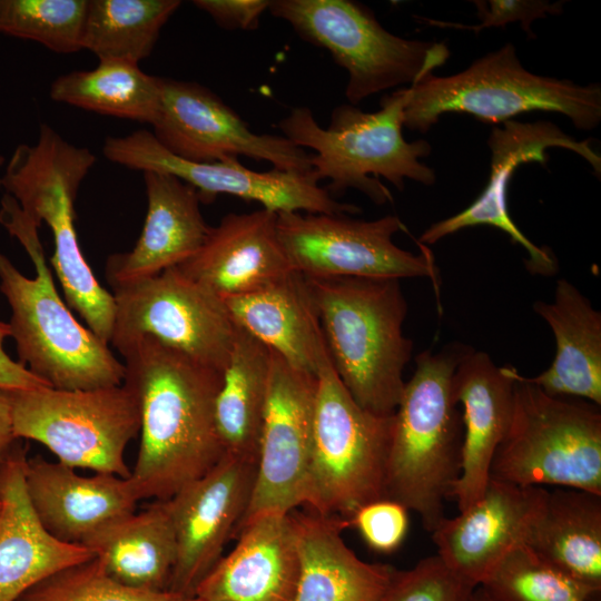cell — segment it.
<instances>
[{"instance_id": "1", "label": "cell", "mask_w": 601, "mask_h": 601, "mask_svg": "<svg viewBox=\"0 0 601 601\" xmlns=\"http://www.w3.org/2000/svg\"><path fill=\"white\" fill-rule=\"evenodd\" d=\"M124 384L136 396L140 445L130 480L140 500L164 501L225 455L215 402L223 372L144 336L120 352Z\"/></svg>"}, {"instance_id": "2", "label": "cell", "mask_w": 601, "mask_h": 601, "mask_svg": "<svg viewBox=\"0 0 601 601\" xmlns=\"http://www.w3.org/2000/svg\"><path fill=\"white\" fill-rule=\"evenodd\" d=\"M0 223L22 245L36 268L23 275L0 254V292L11 316L10 336L19 363L50 387L65 391L121 385L125 366L108 344L82 326L60 298L39 238V226L10 195H3Z\"/></svg>"}, {"instance_id": "3", "label": "cell", "mask_w": 601, "mask_h": 601, "mask_svg": "<svg viewBox=\"0 0 601 601\" xmlns=\"http://www.w3.org/2000/svg\"><path fill=\"white\" fill-rule=\"evenodd\" d=\"M306 277V276H305ZM332 365L353 400L393 415L413 343L403 333L407 303L396 278L306 277Z\"/></svg>"}, {"instance_id": "4", "label": "cell", "mask_w": 601, "mask_h": 601, "mask_svg": "<svg viewBox=\"0 0 601 601\" xmlns=\"http://www.w3.org/2000/svg\"><path fill=\"white\" fill-rule=\"evenodd\" d=\"M471 348L450 343L418 354L394 412L385 499L417 513L431 533L461 473L464 426L452 378Z\"/></svg>"}, {"instance_id": "5", "label": "cell", "mask_w": 601, "mask_h": 601, "mask_svg": "<svg viewBox=\"0 0 601 601\" xmlns=\"http://www.w3.org/2000/svg\"><path fill=\"white\" fill-rule=\"evenodd\" d=\"M406 88L381 99V108L366 112L344 104L336 107L328 127H322L311 109L298 107L279 120L283 136L300 148H311L312 176L318 183L328 179L331 196L354 188L373 203L393 201L385 178L398 190L405 179L430 186L435 171L420 159L430 155L431 145L424 140L407 141L403 135V109Z\"/></svg>"}, {"instance_id": "6", "label": "cell", "mask_w": 601, "mask_h": 601, "mask_svg": "<svg viewBox=\"0 0 601 601\" xmlns=\"http://www.w3.org/2000/svg\"><path fill=\"white\" fill-rule=\"evenodd\" d=\"M96 161L88 148L68 142L42 124L35 145L16 148L0 186L39 227L42 223L49 226L55 244L50 262L69 307L109 345L116 311L114 295L99 284L88 265L75 226L77 194Z\"/></svg>"}, {"instance_id": "7", "label": "cell", "mask_w": 601, "mask_h": 601, "mask_svg": "<svg viewBox=\"0 0 601 601\" xmlns=\"http://www.w3.org/2000/svg\"><path fill=\"white\" fill-rule=\"evenodd\" d=\"M403 126L427 132L444 114L474 116L503 124L532 111L558 112L580 130L601 121V86L540 76L526 70L512 43L476 59L465 70L440 77L427 75L406 87Z\"/></svg>"}, {"instance_id": "8", "label": "cell", "mask_w": 601, "mask_h": 601, "mask_svg": "<svg viewBox=\"0 0 601 601\" xmlns=\"http://www.w3.org/2000/svg\"><path fill=\"white\" fill-rule=\"evenodd\" d=\"M490 479L601 494L600 406L549 395L518 372L510 425L494 453Z\"/></svg>"}, {"instance_id": "9", "label": "cell", "mask_w": 601, "mask_h": 601, "mask_svg": "<svg viewBox=\"0 0 601 601\" xmlns=\"http://www.w3.org/2000/svg\"><path fill=\"white\" fill-rule=\"evenodd\" d=\"M305 505L349 523L363 505L385 499L394 414L362 408L338 378L328 353L317 374Z\"/></svg>"}, {"instance_id": "10", "label": "cell", "mask_w": 601, "mask_h": 601, "mask_svg": "<svg viewBox=\"0 0 601 601\" xmlns=\"http://www.w3.org/2000/svg\"><path fill=\"white\" fill-rule=\"evenodd\" d=\"M268 11L303 40L327 50L347 71L345 96L353 106L387 89L416 83L450 57L444 42L393 35L355 1L274 0Z\"/></svg>"}, {"instance_id": "11", "label": "cell", "mask_w": 601, "mask_h": 601, "mask_svg": "<svg viewBox=\"0 0 601 601\" xmlns=\"http://www.w3.org/2000/svg\"><path fill=\"white\" fill-rule=\"evenodd\" d=\"M11 398L17 439L45 445L72 469L130 476L125 451L140 431V413L124 383L79 391H11Z\"/></svg>"}, {"instance_id": "12", "label": "cell", "mask_w": 601, "mask_h": 601, "mask_svg": "<svg viewBox=\"0 0 601 601\" xmlns=\"http://www.w3.org/2000/svg\"><path fill=\"white\" fill-rule=\"evenodd\" d=\"M111 288L116 311L109 345L119 353L149 336L224 372L239 329L225 299L176 266Z\"/></svg>"}, {"instance_id": "13", "label": "cell", "mask_w": 601, "mask_h": 601, "mask_svg": "<svg viewBox=\"0 0 601 601\" xmlns=\"http://www.w3.org/2000/svg\"><path fill=\"white\" fill-rule=\"evenodd\" d=\"M279 240L293 270L306 277H428L439 268L427 246L421 253L400 248L393 237L406 231L394 215L358 220L346 214H277Z\"/></svg>"}, {"instance_id": "14", "label": "cell", "mask_w": 601, "mask_h": 601, "mask_svg": "<svg viewBox=\"0 0 601 601\" xmlns=\"http://www.w3.org/2000/svg\"><path fill=\"white\" fill-rule=\"evenodd\" d=\"M104 156L124 167L173 175L193 186L200 201L213 203L227 194L246 201L259 203L264 209L278 213L304 210L309 214H361L353 204L337 201L308 174L273 169L255 171L237 158L214 162L183 159L161 146L151 131L141 129L127 136L108 137Z\"/></svg>"}, {"instance_id": "15", "label": "cell", "mask_w": 601, "mask_h": 601, "mask_svg": "<svg viewBox=\"0 0 601 601\" xmlns=\"http://www.w3.org/2000/svg\"><path fill=\"white\" fill-rule=\"evenodd\" d=\"M154 136L173 155L197 162L245 156L274 169L308 174L311 154L284 136L256 134L215 92L197 82L159 77Z\"/></svg>"}, {"instance_id": "16", "label": "cell", "mask_w": 601, "mask_h": 601, "mask_svg": "<svg viewBox=\"0 0 601 601\" xmlns=\"http://www.w3.org/2000/svg\"><path fill=\"white\" fill-rule=\"evenodd\" d=\"M269 351L255 484L240 523L260 512L290 513L306 501L317 378Z\"/></svg>"}, {"instance_id": "17", "label": "cell", "mask_w": 601, "mask_h": 601, "mask_svg": "<svg viewBox=\"0 0 601 601\" xmlns=\"http://www.w3.org/2000/svg\"><path fill=\"white\" fill-rule=\"evenodd\" d=\"M491 150L490 176L480 196L464 210L432 224L420 236L417 243L431 245L461 229L477 225H490L506 233L514 243L528 253L525 266L532 274L550 276L556 273L558 262L548 247L534 245L518 228L509 214L508 190L516 169L531 161L545 165L550 148L571 150L601 173V157L591 146V140H577L550 121L522 122L514 119L493 127L487 139Z\"/></svg>"}, {"instance_id": "18", "label": "cell", "mask_w": 601, "mask_h": 601, "mask_svg": "<svg viewBox=\"0 0 601 601\" xmlns=\"http://www.w3.org/2000/svg\"><path fill=\"white\" fill-rule=\"evenodd\" d=\"M255 477L256 463L225 454L204 476L164 500L177 544L168 591L195 597L243 520Z\"/></svg>"}, {"instance_id": "19", "label": "cell", "mask_w": 601, "mask_h": 601, "mask_svg": "<svg viewBox=\"0 0 601 601\" xmlns=\"http://www.w3.org/2000/svg\"><path fill=\"white\" fill-rule=\"evenodd\" d=\"M548 490L490 479L483 495L432 532L437 556L465 582L479 587L499 561L523 544Z\"/></svg>"}, {"instance_id": "20", "label": "cell", "mask_w": 601, "mask_h": 601, "mask_svg": "<svg viewBox=\"0 0 601 601\" xmlns=\"http://www.w3.org/2000/svg\"><path fill=\"white\" fill-rule=\"evenodd\" d=\"M238 542L199 583L200 601H294L299 550L293 512L266 511L243 521Z\"/></svg>"}, {"instance_id": "21", "label": "cell", "mask_w": 601, "mask_h": 601, "mask_svg": "<svg viewBox=\"0 0 601 601\" xmlns=\"http://www.w3.org/2000/svg\"><path fill=\"white\" fill-rule=\"evenodd\" d=\"M223 299L259 290L293 268L279 240L277 214L259 209L225 215L201 247L176 266Z\"/></svg>"}, {"instance_id": "22", "label": "cell", "mask_w": 601, "mask_h": 601, "mask_svg": "<svg viewBox=\"0 0 601 601\" xmlns=\"http://www.w3.org/2000/svg\"><path fill=\"white\" fill-rule=\"evenodd\" d=\"M516 373L510 365L496 366L489 354L473 348L455 368L452 391L463 407L464 439L461 473L451 497L460 512L475 503L489 483L494 453L510 425Z\"/></svg>"}, {"instance_id": "23", "label": "cell", "mask_w": 601, "mask_h": 601, "mask_svg": "<svg viewBox=\"0 0 601 601\" xmlns=\"http://www.w3.org/2000/svg\"><path fill=\"white\" fill-rule=\"evenodd\" d=\"M26 490L47 532L70 544H82L110 521L135 512L140 501L130 476H82L68 465L40 457L27 462Z\"/></svg>"}, {"instance_id": "24", "label": "cell", "mask_w": 601, "mask_h": 601, "mask_svg": "<svg viewBox=\"0 0 601 601\" xmlns=\"http://www.w3.org/2000/svg\"><path fill=\"white\" fill-rule=\"evenodd\" d=\"M27 462L26 450L14 446L0 465V601H16L55 572L95 558L42 526L26 490Z\"/></svg>"}, {"instance_id": "25", "label": "cell", "mask_w": 601, "mask_h": 601, "mask_svg": "<svg viewBox=\"0 0 601 601\" xmlns=\"http://www.w3.org/2000/svg\"><path fill=\"white\" fill-rule=\"evenodd\" d=\"M147 214L132 249L106 262L109 285L154 276L190 258L204 244L209 226L200 211L198 191L179 178L145 171Z\"/></svg>"}, {"instance_id": "26", "label": "cell", "mask_w": 601, "mask_h": 601, "mask_svg": "<svg viewBox=\"0 0 601 601\" xmlns=\"http://www.w3.org/2000/svg\"><path fill=\"white\" fill-rule=\"evenodd\" d=\"M299 550L294 601H382L393 566L368 563L347 546L343 519L314 511L293 514Z\"/></svg>"}, {"instance_id": "27", "label": "cell", "mask_w": 601, "mask_h": 601, "mask_svg": "<svg viewBox=\"0 0 601 601\" xmlns=\"http://www.w3.org/2000/svg\"><path fill=\"white\" fill-rule=\"evenodd\" d=\"M235 324L288 364L317 374L326 354L306 277L295 270L250 294L225 299Z\"/></svg>"}, {"instance_id": "28", "label": "cell", "mask_w": 601, "mask_h": 601, "mask_svg": "<svg viewBox=\"0 0 601 601\" xmlns=\"http://www.w3.org/2000/svg\"><path fill=\"white\" fill-rule=\"evenodd\" d=\"M534 312L552 329L556 353L551 366L526 380L552 396L601 405V314L566 279L556 283L553 303L538 300Z\"/></svg>"}, {"instance_id": "29", "label": "cell", "mask_w": 601, "mask_h": 601, "mask_svg": "<svg viewBox=\"0 0 601 601\" xmlns=\"http://www.w3.org/2000/svg\"><path fill=\"white\" fill-rule=\"evenodd\" d=\"M523 544L600 594L601 494L571 487L548 490Z\"/></svg>"}, {"instance_id": "30", "label": "cell", "mask_w": 601, "mask_h": 601, "mask_svg": "<svg viewBox=\"0 0 601 601\" xmlns=\"http://www.w3.org/2000/svg\"><path fill=\"white\" fill-rule=\"evenodd\" d=\"M81 545L117 582L136 590L168 591L177 544L164 501L110 521Z\"/></svg>"}, {"instance_id": "31", "label": "cell", "mask_w": 601, "mask_h": 601, "mask_svg": "<svg viewBox=\"0 0 601 601\" xmlns=\"http://www.w3.org/2000/svg\"><path fill=\"white\" fill-rule=\"evenodd\" d=\"M269 361V348L239 328L215 402L216 428L226 455L257 462Z\"/></svg>"}, {"instance_id": "32", "label": "cell", "mask_w": 601, "mask_h": 601, "mask_svg": "<svg viewBox=\"0 0 601 601\" xmlns=\"http://www.w3.org/2000/svg\"><path fill=\"white\" fill-rule=\"evenodd\" d=\"M49 96L60 104L152 125L159 108V77L145 73L139 63L99 60L92 70L56 78Z\"/></svg>"}, {"instance_id": "33", "label": "cell", "mask_w": 601, "mask_h": 601, "mask_svg": "<svg viewBox=\"0 0 601 601\" xmlns=\"http://www.w3.org/2000/svg\"><path fill=\"white\" fill-rule=\"evenodd\" d=\"M179 0H90L82 49L99 60L139 63L150 56Z\"/></svg>"}, {"instance_id": "34", "label": "cell", "mask_w": 601, "mask_h": 601, "mask_svg": "<svg viewBox=\"0 0 601 601\" xmlns=\"http://www.w3.org/2000/svg\"><path fill=\"white\" fill-rule=\"evenodd\" d=\"M479 587L490 601H597L600 595L524 544L508 552Z\"/></svg>"}, {"instance_id": "35", "label": "cell", "mask_w": 601, "mask_h": 601, "mask_svg": "<svg viewBox=\"0 0 601 601\" xmlns=\"http://www.w3.org/2000/svg\"><path fill=\"white\" fill-rule=\"evenodd\" d=\"M87 0H0V32L59 53L82 49Z\"/></svg>"}, {"instance_id": "36", "label": "cell", "mask_w": 601, "mask_h": 601, "mask_svg": "<svg viewBox=\"0 0 601 601\" xmlns=\"http://www.w3.org/2000/svg\"><path fill=\"white\" fill-rule=\"evenodd\" d=\"M16 601H200L170 591H144L110 578L96 558L41 580Z\"/></svg>"}, {"instance_id": "37", "label": "cell", "mask_w": 601, "mask_h": 601, "mask_svg": "<svg viewBox=\"0 0 601 601\" xmlns=\"http://www.w3.org/2000/svg\"><path fill=\"white\" fill-rule=\"evenodd\" d=\"M476 588L433 555L408 570L394 569L382 601H471Z\"/></svg>"}, {"instance_id": "38", "label": "cell", "mask_w": 601, "mask_h": 601, "mask_svg": "<svg viewBox=\"0 0 601 601\" xmlns=\"http://www.w3.org/2000/svg\"><path fill=\"white\" fill-rule=\"evenodd\" d=\"M349 526L357 529L371 549L390 553L401 545L407 533V510L390 499L376 500L359 508L351 518Z\"/></svg>"}, {"instance_id": "39", "label": "cell", "mask_w": 601, "mask_h": 601, "mask_svg": "<svg viewBox=\"0 0 601 601\" xmlns=\"http://www.w3.org/2000/svg\"><path fill=\"white\" fill-rule=\"evenodd\" d=\"M476 16L480 22L467 26L457 22H445L432 19H423L426 24L441 28H455L471 30L475 33L484 28L505 27L508 23L520 22L524 32L531 38L534 37L531 24L534 20L544 18L548 14H560L562 2L551 3L541 0H475Z\"/></svg>"}, {"instance_id": "40", "label": "cell", "mask_w": 601, "mask_h": 601, "mask_svg": "<svg viewBox=\"0 0 601 601\" xmlns=\"http://www.w3.org/2000/svg\"><path fill=\"white\" fill-rule=\"evenodd\" d=\"M268 0H195L194 6L209 14L227 30L250 31L258 28L262 14L268 10Z\"/></svg>"}, {"instance_id": "41", "label": "cell", "mask_w": 601, "mask_h": 601, "mask_svg": "<svg viewBox=\"0 0 601 601\" xmlns=\"http://www.w3.org/2000/svg\"><path fill=\"white\" fill-rule=\"evenodd\" d=\"M10 336L9 324L0 321V388L8 391L50 387L33 375L24 365L13 361L4 351V341Z\"/></svg>"}, {"instance_id": "42", "label": "cell", "mask_w": 601, "mask_h": 601, "mask_svg": "<svg viewBox=\"0 0 601 601\" xmlns=\"http://www.w3.org/2000/svg\"><path fill=\"white\" fill-rule=\"evenodd\" d=\"M11 391L0 388V465L16 446Z\"/></svg>"}, {"instance_id": "43", "label": "cell", "mask_w": 601, "mask_h": 601, "mask_svg": "<svg viewBox=\"0 0 601 601\" xmlns=\"http://www.w3.org/2000/svg\"><path fill=\"white\" fill-rule=\"evenodd\" d=\"M471 601H490L484 591L477 587L471 598Z\"/></svg>"}]
</instances>
